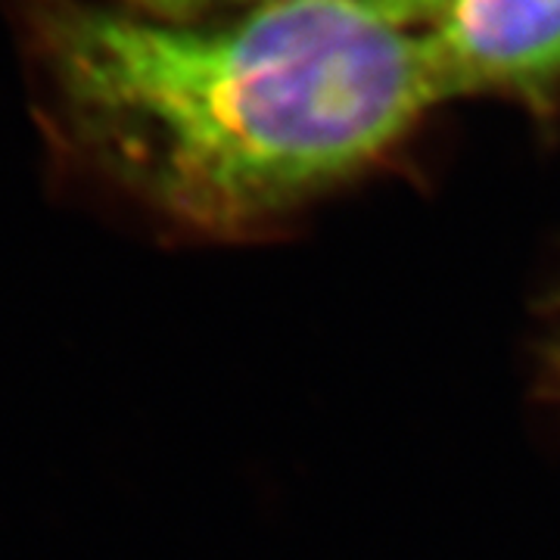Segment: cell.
<instances>
[{
    "label": "cell",
    "mask_w": 560,
    "mask_h": 560,
    "mask_svg": "<svg viewBox=\"0 0 560 560\" xmlns=\"http://www.w3.org/2000/svg\"><path fill=\"white\" fill-rule=\"evenodd\" d=\"M0 3L62 168L209 237L359 178L440 106L420 28L368 0L202 22L109 0Z\"/></svg>",
    "instance_id": "obj_1"
},
{
    "label": "cell",
    "mask_w": 560,
    "mask_h": 560,
    "mask_svg": "<svg viewBox=\"0 0 560 560\" xmlns=\"http://www.w3.org/2000/svg\"><path fill=\"white\" fill-rule=\"evenodd\" d=\"M386 20L399 22L405 28H423L445 7V0H368Z\"/></svg>",
    "instance_id": "obj_4"
},
{
    "label": "cell",
    "mask_w": 560,
    "mask_h": 560,
    "mask_svg": "<svg viewBox=\"0 0 560 560\" xmlns=\"http://www.w3.org/2000/svg\"><path fill=\"white\" fill-rule=\"evenodd\" d=\"M109 3L140 13V16H150V20L202 22L280 10V7H300V3H318V0H109Z\"/></svg>",
    "instance_id": "obj_3"
},
{
    "label": "cell",
    "mask_w": 560,
    "mask_h": 560,
    "mask_svg": "<svg viewBox=\"0 0 560 560\" xmlns=\"http://www.w3.org/2000/svg\"><path fill=\"white\" fill-rule=\"evenodd\" d=\"M420 47L436 103L558 101L560 0H445L420 28Z\"/></svg>",
    "instance_id": "obj_2"
}]
</instances>
